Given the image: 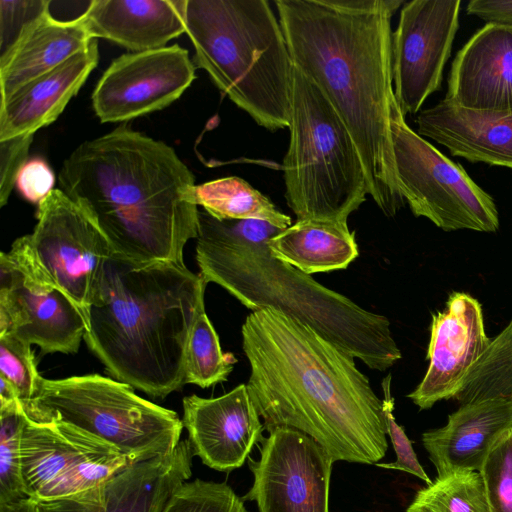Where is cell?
<instances>
[{
    "label": "cell",
    "instance_id": "1",
    "mask_svg": "<svg viewBox=\"0 0 512 512\" xmlns=\"http://www.w3.org/2000/svg\"><path fill=\"white\" fill-rule=\"evenodd\" d=\"M241 333L247 387L266 431L296 429L334 462L376 464L385 456L382 400L351 354L273 308L252 311Z\"/></svg>",
    "mask_w": 512,
    "mask_h": 512
},
{
    "label": "cell",
    "instance_id": "2",
    "mask_svg": "<svg viewBox=\"0 0 512 512\" xmlns=\"http://www.w3.org/2000/svg\"><path fill=\"white\" fill-rule=\"evenodd\" d=\"M402 0H276L293 65L326 96L362 159L369 195L394 216L405 204L390 131L391 19Z\"/></svg>",
    "mask_w": 512,
    "mask_h": 512
},
{
    "label": "cell",
    "instance_id": "3",
    "mask_svg": "<svg viewBox=\"0 0 512 512\" xmlns=\"http://www.w3.org/2000/svg\"><path fill=\"white\" fill-rule=\"evenodd\" d=\"M58 182L115 256L183 262L186 243L197 237L194 175L171 146L126 123L81 143L64 160Z\"/></svg>",
    "mask_w": 512,
    "mask_h": 512
},
{
    "label": "cell",
    "instance_id": "4",
    "mask_svg": "<svg viewBox=\"0 0 512 512\" xmlns=\"http://www.w3.org/2000/svg\"><path fill=\"white\" fill-rule=\"evenodd\" d=\"M207 284L184 262L112 255L85 312L84 340L116 380L165 398L185 384L187 342Z\"/></svg>",
    "mask_w": 512,
    "mask_h": 512
},
{
    "label": "cell",
    "instance_id": "5",
    "mask_svg": "<svg viewBox=\"0 0 512 512\" xmlns=\"http://www.w3.org/2000/svg\"><path fill=\"white\" fill-rule=\"evenodd\" d=\"M196 239L199 274L252 311L276 309L374 370L385 371L401 358L388 318L273 257L268 243L241 240L203 209Z\"/></svg>",
    "mask_w": 512,
    "mask_h": 512
},
{
    "label": "cell",
    "instance_id": "6",
    "mask_svg": "<svg viewBox=\"0 0 512 512\" xmlns=\"http://www.w3.org/2000/svg\"><path fill=\"white\" fill-rule=\"evenodd\" d=\"M194 62L234 104L270 131L289 128L293 62L266 0H187Z\"/></svg>",
    "mask_w": 512,
    "mask_h": 512
},
{
    "label": "cell",
    "instance_id": "7",
    "mask_svg": "<svg viewBox=\"0 0 512 512\" xmlns=\"http://www.w3.org/2000/svg\"><path fill=\"white\" fill-rule=\"evenodd\" d=\"M285 198L297 220L347 222L369 185L359 150L322 91L293 68Z\"/></svg>",
    "mask_w": 512,
    "mask_h": 512
},
{
    "label": "cell",
    "instance_id": "8",
    "mask_svg": "<svg viewBox=\"0 0 512 512\" xmlns=\"http://www.w3.org/2000/svg\"><path fill=\"white\" fill-rule=\"evenodd\" d=\"M24 412L35 421L56 418L72 424L115 446L134 463L171 455L184 428L175 411L99 374L41 377Z\"/></svg>",
    "mask_w": 512,
    "mask_h": 512
},
{
    "label": "cell",
    "instance_id": "9",
    "mask_svg": "<svg viewBox=\"0 0 512 512\" xmlns=\"http://www.w3.org/2000/svg\"><path fill=\"white\" fill-rule=\"evenodd\" d=\"M36 218L33 232L16 239L7 258L28 281L61 290L85 313L113 255L110 243L60 189L38 204Z\"/></svg>",
    "mask_w": 512,
    "mask_h": 512
},
{
    "label": "cell",
    "instance_id": "10",
    "mask_svg": "<svg viewBox=\"0 0 512 512\" xmlns=\"http://www.w3.org/2000/svg\"><path fill=\"white\" fill-rule=\"evenodd\" d=\"M390 131L399 190L416 217H425L444 231L495 232L499 228L493 198L460 164L407 125L396 98Z\"/></svg>",
    "mask_w": 512,
    "mask_h": 512
},
{
    "label": "cell",
    "instance_id": "11",
    "mask_svg": "<svg viewBox=\"0 0 512 512\" xmlns=\"http://www.w3.org/2000/svg\"><path fill=\"white\" fill-rule=\"evenodd\" d=\"M21 461L26 494L35 501L92 489L134 464L115 446L72 424L35 421L26 414Z\"/></svg>",
    "mask_w": 512,
    "mask_h": 512
},
{
    "label": "cell",
    "instance_id": "12",
    "mask_svg": "<svg viewBox=\"0 0 512 512\" xmlns=\"http://www.w3.org/2000/svg\"><path fill=\"white\" fill-rule=\"evenodd\" d=\"M260 457H248L253 484L242 497L258 512H329L333 459L310 436L277 427L260 442Z\"/></svg>",
    "mask_w": 512,
    "mask_h": 512
},
{
    "label": "cell",
    "instance_id": "13",
    "mask_svg": "<svg viewBox=\"0 0 512 512\" xmlns=\"http://www.w3.org/2000/svg\"><path fill=\"white\" fill-rule=\"evenodd\" d=\"M460 0L404 3L392 34V77L405 116L417 113L441 88L444 66L458 30Z\"/></svg>",
    "mask_w": 512,
    "mask_h": 512
},
{
    "label": "cell",
    "instance_id": "14",
    "mask_svg": "<svg viewBox=\"0 0 512 512\" xmlns=\"http://www.w3.org/2000/svg\"><path fill=\"white\" fill-rule=\"evenodd\" d=\"M194 79L189 52L177 44L123 54L100 77L92 106L102 123L126 122L169 106Z\"/></svg>",
    "mask_w": 512,
    "mask_h": 512
},
{
    "label": "cell",
    "instance_id": "15",
    "mask_svg": "<svg viewBox=\"0 0 512 512\" xmlns=\"http://www.w3.org/2000/svg\"><path fill=\"white\" fill-rule=\"evenodd\" d=\"M87 330L83 310L57 288L28 281L0 254V335L12 334L46 353H75Z\"/></svg>",
    "mask_w": 512,
    "mask_h": 512
},
{
    "label": "cell",
    "instance_id": "16",
    "mask_svg": "<svg viewBox=\"0 0 512 512\" xmlns=\"http://www.w3.org/2000/svg\"><path fill=\"white\" fill-rule=\"evenodd\" d=\"M429 366L420 384L407 395L420 409L454 398L462 382L488 347L480 303L455 292L446 309L432 317Z\"/></svg>",
    "mask_w": 512,
    "mask_h": 512
},
{
    "label": "cell",
    "instance_id": "17",
    "mask_svg": "<svg viewBox=\"0 0 512 512\" xmlns=\"http://www.w3.org/2000/svg\"><path fill=\"white\" fill-rule=\"evenodd\" d=\"M182 403L192 454L209 468L231 472L241 467L264 438V424L247 384L216 398L187 396Z\"/></svg>",
    "mask_w": 512,
    "mask_h": 512
},
{
    "label": "cell",
    "instance_id": "18",
    "mask_svg": "<svg viewBox=\"0 0 512 512\" xmlns=\"http://www.w3.org/2000/svg\"><path fill=\"white\" fill-rule=\"evenodd\" d=\"M189 441L168 456L137 462L92 489L36 501L35 512H161L171 494L192 475Z\"/></svg>",
    "mask_w": 512,
    "mask_h": 512
},
{
    "label": "cell",
    "instance_id": "19",
    "mask_svg": "<svg viewBox=\"0 0 512 512\" xmlns=\"http://www.w3.org/2000/svg\"><path fill=\"white\" fill-rule=\"evenodd\" d=\"M445 99L475 111L512 114V25L487 23L453 60Z\"/></svg>",
    "mask_w": 512,
    "mask_h": 512
},
{
    "label": "cell",
    "instance_id": "20",
    "mask_svg": "<svg viewBox=\"0 0 512 512\" xmlns=\"http://www.w3.org/2000/svg\"><path fill=\"white\" fill-rule=\"evenodd\" d=\"M512 429V400L464 404L445 426L422 435V443L438 476L479 471L493 446Z\"/></svg>",
    "mask_w": 512,
    "mask_h": 512
},
{
    "label": "cell",
    "instance_id": "21",
    "mask_svg": "<svg viewBox=\"0 0 512 512\" xmlns=\"http://www.w3.org/2000/svg\"><path fill=\"white\" fill-rule=\"evenodd\" d=\"M420 136L470 162L512 169V114L460 107L447 99L422 110L416 118Z\"/></svg>",
    "mask_w": 512,
    "mask_h": 512
},
{
    "label": "cell",
    "instance_id": "22",
    "mask_svg": "<svg viewBox=\"0 0 512 512\" xmlns=\"http://www.w3.org/2000/svg\"><path fill=\"white\" fill-rule=\"evenodd\" d=\"M187 0H93L81 18L93 39L104 38L131 51L166 47L186 33Z\"/></svg>",
    "mask_w": 512,
    "mask_h": 512
},
{
    "label": "cell",
    "instance_id": "23",
    "mask_svg": "<svg viewBox=\"0 0 512 512\" xmlns=\"http://www.w3.org/2000/svg\"><path fill=\"white\" fill-rule=\"evenodd\" d=\"M97 39L53 70L29 82L0 104V141L34 133L63 112L97 66Z\"/></svg>",
    "mask_w": 512,
    "mask_h": 512
},
{
    "label": "cell",
    "instance_id": "24",
    "mask_svg": "<svg viewBox=\"0 0 512 512\" xmlns=\"http://www.w3.org/2000/svg\"><path fill=\"white\" fill-rule=\"evenodd\" d=\"M92 39L81 15L66 21L50 11L42 15L0 56L1 101L85 50Z\"/></svg>",
    "mask_w": 512,
    "mask_h": 512
},
{
    "label": "cell",
    "instance_id": "25",
    "mask_svg": "<svg viewBox=\"0 0 512 512\" xmlns=\"http://www.w3.org/2000/svg\"><path fill=\"white\" fill-rule=\"evenodd\" d=\"M271 255L305 274L346 269L358 257L347 222L297 220L268 242Z\"/></svg>",
    "mask_w": 512,
    "mask_h": 512
},
{
    "label": "cell",
    "instance_id": "26",
    "mask_svg": "<svg viewBox=\"0 0 512 512\" xmlns=\"http://www.w3.org/2000/svg\"><path fill=\"white\" fill-rule=\"evenodd\" d=\"M192 199L219 220L256 219L286 229L291 218L248 182L237 176L224 177L199 185L192 190Z\"/></svg>",
    "mask_w": 512,
    "mask_h": 512
},
{
    "label": "cell",
    "instance_id": "27",
    "mask_svg": "<svg viewBox=\"0 0 512 512\" xmlns=\"http://www.w3.org/2000/svg\"><path fill=\"white\" fill-rule=\"evenodd\" d=\"M454 398L461 405L512 400V320L490 341Z\"/></svg>",
    "mask_w": 512,
    "mask_h": 512
},
{
    "label": "cell",
    "instance_id": "28",
    "mask_svg": "<svg viewBox=\"0 0 512 512\" xmlns=\"http://www.w3.org/2000/svg\"><path fill=\"white\" fill-rule=\"evenodd\" d=\"M406 512H490L479 471L437 476L418 490Z\"/></svg>",
    "mask_w": 512,
    "mask_h": 512
},
{
    "label": "cell",
    "instance_id": "29",
    "mask_svg": "<svg viewBox=\"0 0 512 512\" xmlns=\"http://www.w3.org/2000/svg\"><path fill=\"white\" fill-rule=\"evenodd\" d=\"M237 359L224 353L219 337L203 309L190 332L185 354V384L208 388L227 380Z\"/></svg>",
    "mask_w": 512,
    "mask_h": 512
},
{
    "label": "cell",
    "instance_id": "30",
    "mask_svg": "<svg viewBox=\"0 0 512 512\" xmlns=\"http://www.w3.org/2000/svg\"><path fill=\"white\" fill-rule=\"evenodd\" d=\"M25 412L20 401L0 405V503L29 497L22 474Z\"/></svg>",
    "mask_w": 512,
    "mask_h": 512
},
{
    "label": "cell",
    "instance_id": "31",
    "mask_svg": "<svg viewBox=\"0 0 512 512\" xmlns=\"http://www.w3.org/2000/svg\"><path fill=\"white\" fill-rule=\"evenodd\" d=\"M161 512H248L226 482L195 479L182 483L167 500Z\"/></svg>",
    "mask_w": 512,
    "mask_h": 512
},
{
    "label": "cell",
    "instance_id": "32",
    "mask_svg": "<svg viewBox=\"0 0 512 512\" xmlns=\"http://www.w3.org/2000/svg\"><path fill=\"white\" fill-rule=\"evenodd\" d=\"M0 377L14 386L23 409H27L37 392L41 376L31 345L9 333L0 335Z\"/></svg>",
    "mask_w": 512,
    "mask_h": 512
},
{
    "label": "cell",
    "instance_id": "33",
    "mask_svg": "<svg viewBox=\"0 0 512 512\" xmlns=\"http://www.w3.org/2000/svg\"><path fill=\"white\" fill-rule=\"evenodd\" d=\"M479 473L490 512H512V429L493 446Z\"/></svg>",
    "mask_w": 512,
    "mask_h": 512
},
{
    "label": "cell",
    "instance_id": "34",
    "mask_svg": "<svg viewBox=\"0 0 512 512\" xmlns=\"http://www.w3.org/2000/svg\"><path fill=\"white\" fill-rule=\"evenodd\" d=\"M381 386L383 389L382 410L386 423V432L395 451L396 461L391 463L378 462L375 465L412 474L423 480L427 485L431 484L432 481L417 459L412 442L407 437L404 429L397 424L393 415L394 399L391 395V374H388L383 379Z\"/></svg>",
    "mask_w": 512,
    "mask_h": 512
},
{
    "label": "cell",
    "instance_id": "35",
    "mask_svg": "<svg viewBox=\"0 0 512 512\" xmlns=\"http://www.w3.org/2000/svg\"><path fill=\"white\" fill-rule=\"evenodd\" d=\"M48 0L0 1V56L18 40L23 31L50 11Z\"/></svg>",
    "mask_w": 512,
    "mask_h": 512
},
{
    "label": "cell",
    "instance_id": "36",
    "mask_svg": "<svg viewBox=\"0 0 512 512\" xmlns=\"http://www.w3.org/2000/svg\"><path fill=\"white\" fill-rule=\"evenodd\" d=\"M34 135L18 136L0 141V206L3 207L16 184L19 170L28 160Z\"/></svg>",
    "mask_w": 512,
    "mask_h": 512
},
{
    "label": "cell",
    "instance_id": "37",
    "mask_svg": "<svg viewBox=\"0 0 512 512\" xmlns=\"http://www.w3.org/2000/svg\"><path fill=\"white\" fill-rule=\"evenodd\" d=\"M55 175L42 158L28 159L18 172L15 187L30 203L39 204L54 190Z\"/></svg>",
    "mask_w": 512,
    "mask_h": 512
},
{
    "label": "cell",
    "instance_id": "38",
    "mask_svg": "<svg viewBox=\"0 0 512 512\" xmlns=\"http://www.w3.org/2000/svg\"><path fill=\"white\" fill-rule=\"evenodd\" d=\"M222 221L231 233L249 243H268L283 230L269 222L256 219Z\"/></svg>",
    "mask_w": 512,
    "mask_h": 512
},
{
    "label": "cell",
    "instance_id": "39",
    "mask_svg": "<svg viewBox=\"0 0 512 512\" xmlns=\"http://www.w3.org/2000/svg\"><path fill=\"white\" fill-rule=\"evenodd\" d=\"M466 11L487 23L512 25V0H471Z\"/></svg>",
    "mask_w": 512,
    "mask_h": 512
},
{
    "label": "cell",
    "instance_id": "40",
    "mask_svg": "<svg viewBox=\"0 0 512 512\" xmlns=\"http://www.w3.org/2000/svg\"><path fill=\"white\" fill-rule=\"evenodd\" d=\"M36 501L25 497L14 501L0 503V512H35Z\"/></svg>",
    "mask_w": 512,
    "mask_h": 512
},
{
    "label": "cell",
    "instance_id": "41",
    "mask_svg": "<svg viewBox=\"0 0 512 512\" xmlns=\"http://www.w3.org/2000/svg\"><path fill=\"white\" fill-rule=\"evenodd\" d=\"M20 401L14 386L6 379L0 377V405Z\"/></svg>",
    "mask_w": 512,
    "mask_h": 512
}]
</instances>
